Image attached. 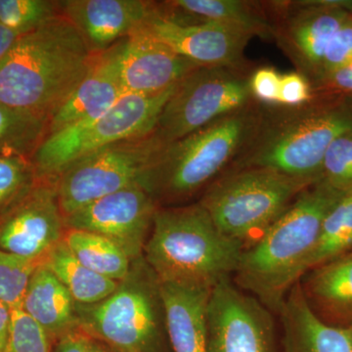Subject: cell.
<instances>
[{
    "label": "cell",
    "mask_w": 352,
    "mask_h": 352,
    "mask_svg": "<svg viewBox=\"0 0 352 352\" xmlns=\"http://www.w3.org/2000/svg\"><path fill=\"white\" fill-rule=\"evenodd\" d=\"M95 58L75 25L61 15L19 36L0 60V103L50 120Z\"/></svg>",
    "instance_id": "obj_1"
},
{
    "label": "cell",
    "mask_w": 352,
    "mask_h": 352,
    "mask_svg": "<svg viewBox=\"0 0 352 352\" xmlns=\"http://www.w3.org/2000/svg\"><path fill=\"white\" fill-rule=\"evenodd\" d=\"M344 196L322 179L303 190L263 237L243 251L234 283L278 314L307 274L326 215Z\"/></svg>",
    "instance_id": "obj_2"
},
{
    "label": "cell",
    "mask_w": 352,
    "mask_h": 352,
    "mask_svg": "<svg viewBox=\"0 0 352 352\" xmlns=\"http://www.w3.org/2000/svg\"><path fill=\"white\" fill-rule=\"evenodd\" d=\"M352 131V98L314 96L298 107L261 112L251 138L231 170L265 168L296 177L322 179L328 148Z\"/></svg>",
    "instance_id": "obj_3"
},
{
    "label": "cell",
    "mask_w": 352,
    "mask_h": 352,
    "mask_svg": "<svg viewBox=\"0 0 352 352\" xmlns=\"http://www.w3.org/2000/svg\"><path fill=\"white\" fill-rule=\"evenodd\" d=\"M243 251L198 201L157 208L143 256L162 284L212 289L234 275Z\"/></svg>",
    "instance_id": "obj_4"
},
{
    "label": "cell",
    "mask_w": 352,
    "mask_h": 352,
    "mask_svg": "<svg viewBox=\"0 0 352 352\" xmlns=\"http://www.w3.org/2000/svg\"><path fill=\"white\" fill-rule=\"evenodd\" d=\"M261 115L259 108L251 104L162 146L139 184L159 207L188 200L232 164L258 126Z\"/></svg>",
    "instance_id": "obj_5"
},
{
    "label": "cell",
    "mask_w": 352,
    "mask_h": 352,
    "mask_svg": "<svg viewBox=\"0 0 352 352\" xmlns=\"http://www.w3.org/2000/svg\"><path fill=\"white\" fill-rule=\"evenodd\" d=\"M78 325L120 352H170L162 283L144 256L131 261L117 289L92 305L76 303Z\"/></svg>",
    "instance_id": "obj_6"
},
{
    "label": "cell",
    "mask_w": 352,
    "mask_h": 352,
    "mask_svg": "<svg viewBox=\"0 0 352 352\" xmlns=\"http://www.w3.org/2000/svg\"><path fill=\"white\" fill-rule=\"evenodd\" d=\"M318 182L265 168L230 170L210 183L199 201L215 226L245 250L263 237L303 190Z\"/></svg>",
    "instance_id": "obj_7"
},
{
    "label": "cell",
    "mask_w": 352,
    "mask_h": 352,
    "mask_svg": "<svg viewBox=\"0 0 352 352\" xmlns=\"http://www.w3.org/2000/svg\"><path fill=\"white\" fill-rule=\"evenodd\" d=\"M177 85L162 94H126L98 117L46 136L32 156L38 177L56 178L67 166L90 153L151 134Z\"/></svg>",
    "instance_id": "obj_8"
},
{
    "label": "cell",
    "mask_w": 352,
    "mask_h": 352,
    "mask_svg": "<svg viewBox=\"0 0 352 352\" xmlns=\"http://www.w3.org/2000/svg\"><path fill=\"white\" fill-rule=\"evenodd\" d=\"M250 76L245 69L198 67L178 82L153 135L170 144L251 105Z\"/></svg>",
    "instance_id": "obj_9"
},
{
    "label": "cell",
    "mask_w": 352,
    "mask_h": 352,
    "mask_svg": "<svg viewBox=\"0 0 352 352\" xmlns=\"http://www.w3.org/2000/svg\"><path fill=\"white\" fill-rule=\"evenodd\" d=\"M162 146L152 132L102 148L69 164L56 176L58 201L64 219L103 197L139 184Z\"/></svg>",
    "instance_id": "obj_10"
},
{
    "label": "cell",
    "mask_w": 352,
    "mask_h": 352,
    "mask_svg": "<svg viewBox=\"0 0 352 352\" xmlns=\"http://www.w3.org/2000/svg\"><path fill=\"white\" fill-rule=\"evenodd\" d=\"M207 328L208 352H277L272 312L231 278L212 289Z\"/></svg>",
    "instance_id": "obj_11"
},
{
    "label": "cell",
    "mask_w": 352,
    "mask_h": 352,
    "mask_svg": "<svg viewBox=\"0 0 352 352\" xmlns=\"http://www.w3.org/2000/svg\"><path fill=\"white\" fill-rule=\"evenodd\" d=\"M159 208L136 183L80 208L65 219V226L107 238L134 261L143 256Z\"/></svg>",
    "instance_id": "obj_12"
},
{
    "label": "cell",
    "mask_w": 352,
    "mask_h": 352,
    "mask_svg": "<svg viewBox=\"0 0 352 352\" xmlns=\"http://www.w3.org/2000/svg\"><path fill=\"white\" fill-rule=\"evenodd\" d=\"M65 230L56 178H41L31 193L0 219V250L44 261L63 240Z\"/></svg>",
    "instance_id": "obj_13"
},
{
    "label": "cell",
    "mask_w": 352,
    "mask_h": 352,
    "mask_svg": "<svg viewBox=\"0 0 352 352\" xmlns=\"http://www.w3.org/2000/svg\"><path fill=\"white\" fill-rule=\"evenodd\" d=\"M143 28L199 66L247 69L244 53L252 38L248 32L219 23L175 22L160 13L157 2Z\"/></svg>",
    "instance_id": "obj_14"
},
{
    "label": "cell",
    "mask_w": 352,
    "mask_h": 352,
    "mask_svg": "<svg viewBox=\"0 0 352 352\" xmlns=\"http://www.w3.org/2000/svg\"><path fill=\"white\" fill-rule=\"evenodd\" d=\"M274 24V38L300 69L316 82L329 44L351 11L340 2H298Z\"/></svg>",
    "instance_id": "obj_15"
},
{
    "label": "cell",
    "mask_w": 352,
    "mask_h": 352,
    "mask_svg": "<svg viewBox=\"0 0 352 352\" xmlns=\"http://www.w3.org/2000/svg\"><path fill=\"white\" fill-rule=\"evenodd\" d=\"M198 67L201 66L177 54L143 25L124 38L120 69L126 94H162Z\"/></svg>",
    "instance_id": "obj_16"
},
{
    "label": "cell",
    "mask_w": 352,
    "mask_h": 352,
    "mask_svg": "<svg viewBox=\"0 0 352 352\" xmlns=\"http://www.w3.org/2000/svg\"><path fill=\"white\" fill-rule=\"evenodd\" d=\"M63 16L72 23L92 54L110 50L142 27L155 2L143 0H62Z\"/></svg>",
    "instance_id": "obj_17"
},
{
    "label": "cell",
    "mask_w": 352,
    "mask_h": 352,
    "mask_svg": "<svg viewBox=\"0 0 352 352\" xmlns=\"http://www.w3.org/2000/svg\"><path fill=\"white\" fill-rule=\"evenodd\" d=\"M124 41V38L96 55L87 75L50 116L46 136L82 120L98 117L126 95L120 69Z\"/></svg>",
    "instance_id": "obj_18"
},
{
    "label": "cell",
    "mask_w": 352,
    "mask_h": 352,
    "mask_svg": "<svg viewBox=\"0 0 352 352\" xmlns=\"http://www.w3.org/2000/svg\"><path fill=\"white\" fill-rule=\"evenodd\" d=\"M278 314L283 352H352V328L324 323L308 305L300 281L289 292Z\"/></svg>",
    "instance_id": "obj_19"
},
{
    "label": "cell",
    "mask_w": 352,
    "mask_h": 352,
    "mask_svg": "<svg viewBox=\"0 0 352 352\" xmlns=\"http://www.w3.org/2000/svg\"><path fill=\"white\" fill-rule=\"evenodd\" d=\"M300 285L308 305L324 323L352 328V252L308 271Z\"/></svg>",
    "instance_id": "obj_20"
},
{
    "label": "cell",
    "mask_w": 352,
    "mask_h": 352,
    "mask_svg": "<svg viewBox=\"0 0 352 352\" xmlns=\"http://www.w3.org/2000/svg\"><path fill=\"white\" fill-rule=\"evenodd\" d=\"M212 289L162 284L173 352H208L207 307Z\"/></svg>",
    "instance_id": "obj_21"
},
{
    "label": "cell",
    "mask_w": 352,
    "mask_h": 352,
    "mask_svg": "<svg viewBox=\"0 0 352 352\" xmlns=\"http://www.w3.org/2000/svg\"><path fill=\"white\" fill-rule=\"evenodd\" d=\"M21 310L41 326L53 346L80 328L75 300L43 261L30 280Z\"/></svg>",
    "instance_id": "obj_22"
},
{
    "label": "cell",
    "mask_w": 352,
    "mask_h": 352,
    "mask_svg": "<svg viewBox=\"0 0 352 352\" xmlns=\"http://www.w3.org/2000/svg\"><path fill=\"white\" fill-rule=\"evenodd\" d=\"M160 13L177 23H219L252 36H274V25L258 4L239 0H173L157 2Z\"/></svg>",
    "instance_id": "obj_23"
},
{
    "label": "cell",
    "mask_w": 352,
    "mask_h": 352,
    "mask_svg": "<svg viewBox=\"0 0 352 352\" xmlns=\"http://www.w3.org/2000/svg\"><path fill=\"white\" fill-rule=\"evenodd\" d=\"M43 263L80 305H92L103 300L119 285L115 280L88 270L72 254L63 240L51 250Z\"/></svg>",
    "instance_id": "obj_24"
},
{
    "label": "cell",
    "mask_w": 352,
    "mask_h": 352,
    "mask_svg": "<svg viewBox=\"0 0 352 352\" xmlns=\"http://www.w3.org/2000/svg\"><path fill=\"white\" fill-rule=\"evenodd\" d=\"M63 242L83 265L102 276L120 282L131 270L132 261L126 252L98 234L66 228Z\"/></svg>",
    "instance_id": "obj_25"
},
{
    "label": "cell",
    "mask_w": 352,
    "mask_h": 352,
    "mask_svg": "<svg viewBox=\"0 0 352 352\" xmlns=\"http://www.w3.org/2000/svg\"><path fill=\"white\" fill-rule=\"evenodd\" d=\"M48 118L0 103V156L31 157L47 134Z\"/></svg>",
    "instance_id": "obj_26"
},
{
    "label": "cell",
    "mask_w": 352,
    "mask_h": 352,
    "mask_svg": "<svg viewBox=\"0 0 352 352\" xmlns=\"http://www.w3.org/2000/svg\"><path fill=\"white\" fill-rule=\"evenodd\" d=\"M351 252L352 193L342 197L326 215L318 240L308 259L307 272Z\"/></svg>",
    "instance_id": "obj_27"
},
{
    "label": "cell",
    "mask_w": 352,
    "mask_h": 352,
    "mask_svg": "<svg viewBox=\"0 0 352 352\" xmlns=\"http://www.w3.org/2000/svg\"><path fill=\"white\" fill-rule=\"evenodd\" d=\"M39 180L31 157L0 156V219L19 205Z\"/></svg>",
    "instance_id": "obj_28"
},
{
    "label": "cell",
    "mask_w": 352,
    "mask_h": 352,
    "mask_svg": "<svg viewBox=\"0 0 352 352\" xmlns=\"http://www.w3.org/2000/svg\"><path fill=\"white\" fill-rule=\"evenodd\" d=\"M63 15L53 0H0V24L18 36L29 34Z\"/></svg>",
    "instance_id": "obj_29"
},
{
    "label": "cell",
    "mask_w": 352,
    "mask_h": 352,
    "mask_svg": "<svg viewBox=\"0 0 352 352\" xmlns=\"http://www.w3.org/2000/svg\"><path fill=\"white\" fill-rule=\"evenodd\" d=\"M43 261L0 250V300L12 311L22 307L30 280Z\"/></svg>",
    "instance_id": "obj_30"
},
{
    "label": "cell",
    "mask_w": 352,
    "mask_h": 352,
    "mask_svg": "<svg viewBox=\"0 0 352 352\" xmlns=\"http://www.w3.org/2000/svg\"><path fill=\"white\" fill-rule=\"evenodd\" d=\"M322 180L342 195L352 193V131L342 134L328 148Z\"/></svg>",
    "instance_id": "obj_31"
},
{
    "label": "cell",
    "mask_w": 352,
    "mask_h": 352,
    "mask_svg": "<svg viewBox=\"0 0 352 352\" xmlns=\"http://www.w3.org/2000/svg\"><path fill=\"white\" fill-rule=\"evenodd\" d=\"M53 344L41 326L23 310L12 311L6 352H52Z\"/></svg>",
    "instance_id": "obj_32"
},
{
    "label": "cell",
    "mask_w": 352,
    "mask_h": 352,
    "mask_svg": "<svg viewBox=\"0 0 352 352\" xmlns=\"http://www.w3.org/2000/svg\"><path fill=\"white\" fill-rule=\"evenodd\" d=\"M352 65V15L342 25L329 44L316 82L336 69Z\"/></svg>",
    "instance_id": "obj_33"
},
{
    "label": "cell",
    "mask_w": 352,
    "mask_h": 352,
    "mask_svg": "<svg viewBox=\"0 0 352 352\" xmlns=\"http://www.w3.org/2000/svg\"><path fill=\"white\" fill-rule=\"evenodd\" d=\"M311 82L300 73L281 76L278 105L294 108L305 105L314 97Z\"/></svg>",
    "instance_id": "obj_34"
},
{
    "label": "cell",
    "mask_w": 352,
    "mask_h": 352,
    "mask_svg": "<svg viewBox=\"0 0 352 352\" xmlns=\"http://www.w3.org/2000/svg\"><path fill=\"white\" fill-rule=\"evenodd\" d=\"M281 76L272 67H263L250 76V89L256 100L268 105H278Z\"/></svg>",
    "instance_id": "obj_35"
},
{
    "label": "cell",
    "mask_w": 352,
    "mask_h": 352,
    "mask_svg": "<svg viewBox=\"0 0 352 352\" xmlns=\"http://www.w3.org/2000/svg\"><path fill=\"white\" fill-rule=\"evenodd\" d=\"M316 85L319 88H325L328 91L352 96V65L336 69Z\"/></svg>",
    "instance_id": "obj_36"
},
{
    "label": "cell",
    "mask_w": 352,
    "mask_h": 352,
    "mask_svg": "<svg viewBox=\"0 0 352 352\" xmlns=\"http://www.w3.org/2000/svg\"><path fill=\"white\" fill-rule=\"evenodd\" d=\"M89 340V336L78 328L55 342L52 352H88Z\"/></svg>",
    "instance_id": "obj_37"
},
{
    "label": "cell",
    "mask_w": 352,
    "mask_h": 352,
    "mask_svg": "<svg viewBox=\"0 0 352 352\" xmlns=\"http://www.w3.org/2000/svg\"><path fill=\"white\" fill-rule=\"evenodd\" d=\"M12 310L0 300V352H6L10 335Z\"/></svg>",
    "instance_id": "obj_38"
},
{
    "label": "cell",
    "mask_w": 352,
    "mask_h": 352,
    "mask_svg": "<svg viewBox=\"0 0 352 352\" xmlns=\"http://www.w3.org/2000/svg\"><path fill=\"white\" fill-rule=\"evenodd\" d=\"M19 36L16 32L0 24V60L6 56V53Z\"/></svg>",
    "instance_id": "obj_39"
},
{
    "label": "cell",
    "mask_w": 352,
    "mask_h": 352,
    "mask_svg": "<svg viewBox=\"0 0 352 352\" xmlns=\"http://www.w3.org/2000/svg\"><path fill=\"white\" fill-rule=\"evenodd\" d=\"M88 352H120L115 349L108 346L105 342L101 340L92 339L90 338L89 344H88Z\"/></svg>",
    "instance_id": "obj_40"
}]
</instances>
